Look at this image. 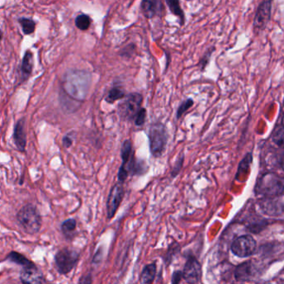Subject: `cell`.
<instances>
[{
	"mask_svg": "<svg viewBox=\"0 0 284 284\" xmlns=\"http://www.w3.org/2000/svg\"><path fill=\"white\" fill-rule=\"evenodd\" d=\"M91 75L83 71H70L65 75L62 92L67 98L82 101L88 93Z\"/></svg>",
	"mask_w": 284,
	"mask_h": 284,
	"instance_id": "cell-1",
	"label": "cell"
},
{
	"mask_svg": "<svg viewBox=\"0 0 284 284\" xmlns=\"http://www.w3.org/2000/svg\"><path fill=\"white\" fill-rule=\"evenodd\" d=\"M17 220L24 231L29 235L39 232L42 226V217L37 207L31 204L22 207L17 214Z\"/></svg>",
	"mask_w": 284,
	"mask_h": 284,
	"instance_id": "cell-2",
	"label": "cell"
},
{
	"mask_svg": "<svg viewBox=\"0 0 284 284\" xmlns=\"http://www.w3.org/2000/svg\"><path fill=\"white\" fill-rule=\"evenodd\" d=\"M150 149L153 156L159 158L166 151L168 141V132L166 126L161 122L154 123L149 131Z\"/></svg>",
	"mask_w": 284,
	"mask_h": 284,
	"instance_id": "cell-3",
	"label": "cell"
},
{
	"mask_svg": "<svg viewBox=\"0 0 284 284\" xmlns=\"http://www.w3.org/2000/svg\"><path fill=\"white\" fill-rule=\"evenodd\" d=\"M79 258V252L73 248L65 247L58 251L54 256V262L58 274H69L78 264Z\"/></svg>",
	"mask_w": 284,
	"mask_h": 284,
	"instance_id": "cell-4",
	"label": "cell"
},
{
	"mask_svg": "<svg viewBox=\"0 0 284 284\" xmlns=\"http://www.w3.org/2000/svg\"><path fill=\"white\" fill-rule=\"evenodd\" d=\"M143 97L140 93H131L123 98L119 104V116L124 121H134L139 111L141 109Z\"/></svg>",
	"mask_w": 284,
	"mask_h": 284,
	"instance_id": "cell-5",
	"label": "cell"
},
{
	"mask_svg": "<svg viewBox=\"0 0 284 284\" xmlns=\"http://www.w3.org/2000/svg\"><path fill=\"white\" fill-rule=\"evenodd\" d=\"M256 248V241L250 235L239 237L233 242L231 251L239 258H246L254 254Z\"/></svg>",
	"mask_w": 284,
	"mask_h": 284,
	"instance_id": "cell-6",
	"label": "cell"
},
{
	"mask_svg": "<svg viewBox=\"0 0 284 284\" xmlns=\"http://www.w3.org/2000/svg\"><path fill=\"white\" fill-rule=\"evenodd\" d=\"M182 276L189 284H198L202 277V268L197 258L192 255L188 257Z\"/></svg>",
	"mask_w": 284,
	"mask_h": 284,
	"instance_id": "cell-7",
	"label": "cell"
},
{
	"mask_svg": "<svg viewBox=\"0 0 284 284\" xmlns=\"http://www.w3.org/2000/svg\"><path fill=\"white\" fill-rule=\"evenodd\" d=\"M124 197V188L122 183L118 182L111 189L108 194V202H106V209H108V219L114 217L115 214L118 209Z\"/></svg>",
	"mask_w": 284,
	"mask_h": 284,
	"instance_id": "cell-8",
	"label": "cell"
},
{
	"mask_svg": "<svg viewBox=\"0 0 284 284\" xmlns=\"http://www.w3.org/2000/svg\"><path fill=\"white\" fill-rule=\"evenodd\" d=\"M271 10L272 0H263L258 5L254 20V28L255 30H262L267 26L271 19Z\"/></svg>",
	"mask_w": 284,
	"mask_h": 284,
	"instance_id": "cell-9",
	"label": "cell"
},
{
	"mask_svg": "<svg viewBox=\"0 0 284 284\" xmlns=\"http://www.w3.org/2000/svg\"><path fill=\"white\" fill-rule=\"evenodd\" d=\"M141 10L145 17L151 20L163 16L165 7L162 0H141Z\"/></svg>",
	"mask_w": 284,
	"mask_h": 284,
	"instance_id": "cell-10",
	"label": "cell"
},
{
	"mask_svg": "<svg viewBox=\"0 0 284 284\" xmlns=\"http://www.w3.org/2000/svg\"><path fill=\"white\" fill-rule=\"evenodd\" d=\"M20 277L23 284H47L45 277L38 266L22 269Z\"/></svg>",
	"mask_w": 284,
	"mask_h": 284,
	"instance_id": "cell-11",
	"label": "cell"
},
{
	"mask_svg": "<svg viewBox=\"0 0 284 284\" xmlns=\"http://www.w3.org/2000/svg\"><path fill=\"white\" fill-rule=\"evenodd\" d=\"M13 140L17 150L20 151H25L27 146L26 122L25 119L22 118L17 121L14 131H13Z\"/></svg>",
	"mask_w": 284,
	"mask_h": 284,
	"instance_id": "cell-12",
	"label": "cell"
},
{
	"mask_svg": "<svg viewBox=\"0 0 284 284\" xmlns=\"http://www.w3.org/2000/svg\"><path fill=\"white\" fill-rule=\"evenodd\" d=\"M128 174H132V175H141L147 173L148 170V166L144 161L137 159L135 156H132V159L130 161L129 164L127 165L126 168Z\"/></svg>",
	"mask_w": 284,
	"mask_h": 284,
	"instance_id": "cell-13",
	"label": "cell"
},
{
	"mask_svg": "<svg viewBox=\"0 0 284 284\" xmlns=\"http://www.w3.org/2000/svg\"><path fill=\"white\" fill-rule=\"evenodd\" d=\"M6 260L20 265L23 269H28V268H33L37 266L32 261L29 260L27 257L24 256V254L16 252V251H12V252L9 253L8 256L6 257Z\"/></svg>",
	"mask_w": 284,
	"mask_h": 284,
	"instance_id": "cell-14",
	"label": "cell"
},
{
	"mask_svg": "<svg viewBox=\"0 0 284 284\" xmlns=\"http://www.w3.org/2000/svg\"><path fill=\"white\" fill-rule=\"evenodd\" d=\"M133 155L132 141L130 140H126L121 146V156L122 159V164H121L120 169L125 170Z\"/></svg>",
	"mask_w": 284,
	"mask_h": 284,
	"instance_id": "cell-15",
	"label": "cell"
},
{
	"mask_svg": "<svg viewBox=\"0 0 284 284\" xmlns=\"http://www.w3.org/2000/svg\"><path fill=\"white\" fill-rule=\"evenodd\" d=\"M156 275V264L155 263L145 266L140 274L142 284H152Z\"/></svg>",
	"mask_w": 284,
	"mask_h": 284,
	"instance_id": "cell-16",
	"label": "cell"
},
{
	"mask_svg": "<svg viewBox=\"0 0 284 284\" xmlns=\"http://www.w3.org/2000/svg\"><path fill=\"white\" fill-rule=\"evenodd\" d=\"M166 2L170 12L179 19L181 26H183L185 24V16L183 9H181L180 5V0H166Z\"/></svg>",
	"mask_w": 284,
	"mask_h": 284,
	"instance_id": "cell-17",
	"label": "cell"
},
{
	"mask_svg": "<svg viewBox=\"0 0 284 284\" xmlns=\"http://www.w3.org/2000/svg\"><path fill=\"white\" fill-rule=\"evenodd\" d=\"M32 54L30 51H27L24 54L22 62L21 71L24 78H27L31 75L32 71Z\"/></svg>",
	"mask_w": 284,
	"mask_h": 284,
	"instance_id": "cell-18",
	"label": "cell"
},
{
	"mask_svg": "<svg viewBox=\"0 0 284 284\" xmlns=\"http://www.w3.org/2000/svg\"><path fill=\"white\" fill-rule=\"evenodd\" d=\"M76 228H77V221L74 219H68L65 220L62 225L61 229L67 239H72L75 234Z\"/></svg>",
	"mask_w": 284,
	"mask_h": 284,
	"instance_id": "cell-19",
	"label": "cell"
},
{
	"mask_svg": "<svg viewBox=\"0 0 284 284\" xmlns=\"http://www.w3.org/2000/svg\"><path fill=\"white\" fill-rule=\"evenodd\" d=\"M125 91L123 90L121 87L116 86V87H112L109 93L106 95L105 100L108 103H113L116 101L118 100L123 99L126 97Z\"/></svg>",
	"mask_w": 284,
	"mask_h": 284,
	"instance_id": "cell-20",
	"label": "cell"
},
{
	"mask_svg": "<svg viewBox=\"0 0 284 284\" xmlns=\"http://www.w3.org/2000/svg\"><path fill=\"white\" fill-rule=\"evenodd\" d=\"M251 272V266H250L248 263H243L242 264L239 265L236 268L235 270V278L237 280H240V281H243V280L248 279L250 274Z\"/></svg>",
	"mask_w": 284,
	"mask_h": 284,
	"instance_id": "cell-21",
	"label": "cell"
},
{
	"mask_svg": "<svg viewBox=\"0 0 284 284\" xmlns=\"http://www.w3.org/2000/svg\"><path fill=\"white\" fill-rule=\"evenodd\" d=\"M19 22H20L24 34L30 35L34 32L36 24L33 20L26 19V17H21L19 20Z\"/></svg>",
	"mask_w": 284,
	"mask_h": 284,
	"instance_id": "cell-22",
	"label": "cell"
},
{
	"mask_svg": "<svg viewBox=\"0 0 284 284\" xmlns=\"http://www.w3.org/2000/svg\"><path fill=\"white\" fill-rule=\"evenodd\" d=\"M92 20L88 15L82 13L76 17V27L82 31H86L90 28Z\"/></svg>",
	"mask_w": 284,
	"mask_h": 284,
	"instance_id": "cell-23",
	"label": "cell"
},
{
	"mask_svg": "<svg viewBox=\"0 0 284 284\" xmlns=\"http://www.w3.org/2000/svg\"><path fill=\"white\" fill-rule=\"evenodd\" d=\"M193 105H194V101H193L192 98H188V99L184 101L181 104V105H180L178 110H177V119L181 118V116H183L185 112H187L189 109H190V108L193 106Z\"/></svg>",
	"mask_w": 284,
	"mask_h": 284,
	"instance_id": "cell-24",
	"label": "cell"
},
{
	"mask_svg": "<svg viewBox=\"0 0 284 284\" xmlns=\"http://www.w3.org/2000/svg\"><path fill=\"white\" fill-rule=\"evenodd\" d=\"M146 118H147V110L145 108H141L134 120L136 127H141L144 125Z\"/></svg>",
	"mask_w": 284,
	"mask_h": 284,
	"instance_id": "cell-25",
	"label": "cell"
},
{
	"mask_svg": "<svg viewBox=\"0 0 284 284\" xmlns=\"http://www.w3.org/2000/svg\"><path fill=\"white\" fill-rule=\"evenodd\" d=\"M274 141L278 147L284 148V128H280L274 135Z\"/></svg>",
	"mask_w": 284,
	"mask_h": 284,
	"instance_id": "cell-26",
	"label": "cell"
},
{
	"mask_svg": "<svg viewBox=\"0 0 284 284\" xmlns=\"http://www.w3.org/2000/svg\"><path fill=\"white\" fill-rule=\"evenodd\" d=\"M214 50H215V47H212L210 49L208 50L206 52H205V55L202 57L201 60L200 61V69L204 71L205 67H207V65L209 63V59H210L211 55L213 54Z\"/></svg>",
	"mask_w": 284,
	"mask_h": 284,
	"instance_id": "cell-27",
	"label": "cell"
},
{
	"mask_svg": "<svg viewBox=\"0 0 284 284\" xmlns=\"http://www.w3.org/2000/svg\"><path fill=\"white\" fill-rule=\"evenodd\" d=\"M184 161H185V156L182 155L174 164V166L173 167L172 171H171V176L173 178L176 177L178 174L181 172V169L183 167Z\"/></svg>",
	"mask_w": 284,
	"mask_h": 284,
	"instance_id": "cell-28",
	"label": "cell"
},
{
	"mask_svg": "<svg viewBox=\"0 0 284 284\" xmlns=\"http://www.w3.org/2000/svg\"><path fill=\"white\" fill-rule=\"evenodd\" d=\"M180 250V246L176 242H174L172 244H170V248H169L168 254H167V256H166V260L167 262V263H170V260L172 259V252H178ZM174 254H176V253H174Z\"/></svg>",
	"mask_w": 284,
	"mask_h": 284,
	"instance_id": "cell-29",
	"label": "cell"
},
{
	"mask_svg": "<svg viewBox=\"0 0 284 284\" xmlns=\"http://www.w3.org/2000/svg\"><path fill=\"white\" fill-rule=\"evenodd\" d=\"M74 137L71 133L67 134L63 138V145L65 148H70L74 144Z\"/></svg>",
	"mask_w": 284,
	"mask_h": 284,
	"instance_id": "cell-30",
	"label": "cell"
},
{
	"mask_svg": "<svg viewBox=\"0 0 284 284\" xmlns=\"http://www.w3.org/2000/svg\"><path fill=\"white\" fill-rule=\"evenodd\" d=\"M183 278L182 276V271H175L172 275V284H179L181 280Z\"/></svg>",
	"mask_w": 284,
	"mask_h": 284,
	"instance_id": "cell-31",
	"label": "cell"
},
{
	"mask_svg": "<svg viewBox=\"0 0 284 284\" xmlns=\"http://www.w3.org/2000/svg\"><path fill=\"white\" fill-rule=\"evenodd\" d=\"M92 282H93V276L91 274L84 276L81 279V284H92Z\"/></svg>",
	"mask_w": 284,
	"mask_h": 284,
	"instance_id": "cell-32",
	"label": "cell"
},
{
	"mask_svg": "<svg viewBox=\"0 0 284 284\" xmlns=\"http://www.w3.org/2000/svg\"><path fill=\"white\" fill-rule=\"evenodd\" d=\"M3 38V32L2 31H1V29H0V40L2 39Z\"/></svg>",
	"mask_w": 284,
	"mask_h": 284,
	"instance_id": "cell-33",
	"label": "cell"
},
{
	"mask_svg": "<svg viewBox=\"0 0 284 284\" xmlns=\"http://www.w3.org/2000/svg\"><path fill=\"white\" fill-rule=\"evenodd\" d=\"M282 168H283V170H284V159H283V162H282Z\"/></svg>",
	"mask_w": 284,
	"mask_h": 284,
	"instance_id": "cell-34",
	"label": "cell"
},
{
	"mask_svg": "<svg viewBox=\"0 0 284 284\" xmlns=\"http://www.w3.org/2000/svg\"><path fill=\"white\" fill-rule=\"evenodd\" d=\"M282 124H283L284 126V116L283 117H282Z\"/></svg>",
	"mask_w": 284,
	"mask_h": 284,
	"instance_id": "cell-35",
	"label": "cell"
},
{
	"mask_svg": "<svg viewBox=\"0 0 284 284\" xmlns=\"http://www.w3.org/2000/svg\"><path fill=\"white\" fill-rule=\"evenodd\" d=\"M265 284H270V283H265Z\"/></svg>",
	"mask_w": 284,
	"mask_h": 284,
	"instance_id": "cell-36",
	"label": "cell"
}]
</instances>
